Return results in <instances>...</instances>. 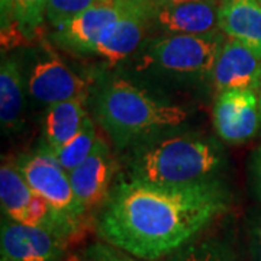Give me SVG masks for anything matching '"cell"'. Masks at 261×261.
I'll return each mask as SVG.
<instances>
[{"label": "cell", "instance_id": "obj_1", "mask_svg": "<svg viewBox=\"0 0 261 261\" xmlns=\"http://www.w3.org/2000/svg\"><path fill=\"white\" fill-rule=\"evenodd\" d=\"M231 205L222 180L161 185L122 176L97 215L105 243L145 261L180 251Z\"/></svg>", "mask_w": 261, "mask_h": 261}, {"label": "cell", "instance_id": "obj_2", "mask_svg": "<svg viewBox=\"0 0 261 261\" xmlns=\"http://www.w3.org/2000/svg\"><path fill=\"white\" fill-rule=\"evenodd\" d=\"M92 108L96 121L118 149H129L160 132L178 128L189 113L160 99L122 74H108L94 87Z\"/></svg>", "mask_w": 261, "mask_h": 261}, {"label": "cell", "instance_id": "obj_3", "mask_svg": "<svg viewBox=\"0 0 261 261\" xmlns=\"http://www.w3.org/2000/svg\"><path fill=\"white\" fill-rule=\"evenodd\" d=\"M178 128L160 132L129 148L125 176L161 185L219 178L228 164L219 141Z\"/></svg>", "mask_w": 261, "mask_h": 261}, {"label": "cell", "instance_id": "obj_4", "mask_svg": "<svg viewBox=\"0 0 261 261\" xmlns=\"http://www.w3.org/2000/svg\"><path fill=\"white\" fill-rule=\"evenodd\" d=\"M226 37L219 29L200 34H161L138 49V68L176 83L211 82Z\"/></svg>", "mask_w": 261, "mask_h": 261}, {"label": "cell", "instance_id": "obj_5", "mask_svg": "<svg viewBox=\"0 0 261 261\" xmlns=\"http://www.w3.org/2000/svg\"><path fill=\"white\" fill-rule=\"evenodd\" d=\"M25 68L27 92L38 103L54 105L70 99L86 100L90 96L92 84L75 73L61 57L49 47L34 54Z\"/></svg>", "mask_w": 261, "mask_h": 261}, {"label": "cell", "instance_id": "obj_6", "mask_svg": "<svg viewBox=\"0 0 261 261\" xmlns=\"http://www.w3.org/2000/svg\"><path fill=\"white\" fill-rule=\"evenodd\" d=\"M16 166L31 189L65 216L82 222L86 216L70 181V174L53 155L38 148L16 157Z\"/></svg>", "mask_w": 261, "mask_h": 261}, {"label": "cell", "instance_id": "obj_7", "mask_svg": "<svg viewBox=\"0 0 261 261\" xmlns=\"http://www.w3.org/2000/svg\"><path fill=\"white\" fill-rule=\"evenodd\" d=\"M134 0H97L89 9L54 29L51 41L74 56L90 57L103 32L129 9Z\"/></svg>", "mask_w": 261, "mask_h": 261}, {"label": "cell", "instance_id": "obj_8", "mask_svg": "<svg viewBox=\"0 0 261 261\" xmlns=\"http://www.w3.org/2000/svg\"><path fill=\"white\" fill-rule=\"evenodd\" d=\"M152 15L151 0H134L129 9L103 32L93 56L102 58L109 67L126 61L147 41V32L152 29Z\"/></svg>", "mask_w": 261, "mask_h": 261}, {"label": "cell", "instance_id": "obj_9", "mask_svg": "<svg viewBox=\"0 0 261 261\" xmlns=\"http://www.w3.org/2000/svg\"><path fill=\"white\" fill-rule=\"evenodd\" d=\"M68 238L6 216L0 226V261H64Z\"/></svg>", "mask_w": 261, "mask_h": 261}, {"label": "cell", "instance_id": "obj_10", "mask_svg": "<svg viewBox=\"0 0 261 261\" xmlns=\"http://www.w3.org/2000/svg\"><path fill=\"white\" fill-rule=\"evenodd\" d=\"M216 135L228 144H244L260 130L258 96L250 89L219 92L212 111Z\"/></svg>", "mask_w": 261, "mask_h": 261}, {"label": "cell", "instance_id": "obj_11", "mask_svg": "<svg viewBox=\"0 0 261 261\" xmlns=\"http://www.w3.org/2000/svg\"><path fill=\"white\" fill-rule=\"evenodd\" d=\"M118 163L106 140L99 135L93 152L73 171H70V181L75 197L84 214L100 211L112 190Z\"/></svg>", "mask_w": 261, "mask_h": 261}, {"label": "cell", "instance_id": "obj_12", "mask_svg": "<svg viewBox=\"0 0 261 261\" xmlns=\"http://www.w3.org/2000/svg\"><path fill=\"white\" fill-rule=\"evenodd\" d=\"M221 0H186L154 5L152 29L161 34L200 35L218 29Z\"/></svg>", "mask_w": 261, "mask_h": 261}, {"label": "cell", "instance_id": "obj_13", "mask_svg": "<svg viewBox=\"0 0 261 261\" xmlns=\"http://www.w3.org/2000/svg\"><path fill=\"white\" fill-rule=\"evenodd\" d=\"M261 82V56L241 42L226 38L215 63L211 83L215 90L258 89Z\"/></svg>", "mask_w": 261, "mask_h": 261}, {"label": "cell", "instance_id": "obj_14", "mask_svg": "<svg viewBox=\"0 0 261 261\" xmlns=\"http://www.w3.org/2000/svg\"><path fill=\"white\" fill-rule=\"evenodd\" d=\"M218 29L261 56V3L258 0H221Z\"/></svg>", "mask_w": 261, "mask_h": 261}, {"label": "cell", "instance_id": "obj_15", "mask_svg": "<svg viewBox=\"0 0 261 261\" xmlns=\"http://www.w3.org/2000/svg\"><path fill=\"white\" fill-rule=\"evenodd\" d=\"M27 82L23 63L18 57H3L0 65V123L5 134L19 132L23 126Z\"/></svg>", "mask_w": 261, "mask_h": 261}, {"label": "cell", "instance_id": "obj_16", "mask_svg": "<svg viewBox=\"0 0 261 261\" xmlns=\"http://www.w3.org/2000/svg\"><path fill=\"white\" fill-rule=\"evenodd\" d=\"M84 102L82 99H70L47 106L42 144L39 148L53 152L74 137L87 116Z\"/></svg>", "mask_w": 261, "mask_h": 261}, {"label": "cell", "instance_id": "obj_17", "mask_svg": "<svg viewBox=\"0 0 261 261\" xmlns=\"http://www.w3.org/2000/svg\"><path fill=\"white\" fill-rule=\"evenodd\" d=\"M35 192L13 160H3L0 167V203L3 216L25 224Z\"/></svg>", "mask_w": 261, "mask_h": 261}, {"label": "cell", "instance_id": "obj_18", "mask_svg": "<svg viewBox=\"0 0 261 261\" xmlns=\"http://www.w3.org/2000/svg\"><path fill=\"white\" fill-rule=\"evenodd\" d=\"M97 130L93 119L87 115L84 119L80 130L68 142H65L63 147H60L53 152H48L60 163V166L65 171H73L82 163H84L87 157L93 152L96 142H97ZM47 152V151H45Z\"/></svg>", "mask_w": 261, "mask_h": 261}, {"label": "cell", "instance_id": "obj_19", "mask_svg": "<svg viewBox=\"0 0 261 261\" xmlns=\"http://www.w3.org/2000/svg\"><path fill=\"white\" fill-rule=\"evenodd\" d=\"M170 261H238L231 245L222 240L193 241L173 254Z\"/></svg>", "mask_w": 261, "mask_h": 261}, {"label": "cell", "instance_id": "obj_20", "mask_svg": "<svg viewBox=\"0 0 261 261\" xmlns=\"http://www.w3.org/2000/svg\"><path fill=\"white\" fill-rule=\"evenodd\" d=\"M49 0H16L15 20L20 37L32 39L37 37L44 20L47 19Z\"/></svg>", "mask_w": 261, "mask_h": 261}, {"label": "cell", "instance_id": "obj_21", "mask_svg": "<svg viewBox=\"0 0 261 261\" xmlns=\"http://www.w3.org/2000/svg\"><path fill=\"white\" fill-rule=\"evenodd\" d=\"M97 0H49L47 22L51 28H60L82 12L89 9Z\"/></svg>", "mask_w": 261, "mask_h": 261}, {"label": "cell", "instance_id": "obj_22", "mask_svg": "<svg viewBox=\"0 0 261 261\" xmlns=\"http://www.w3.org/2000/svg\"><path fill=\"white\" fill-rule=\"evenodd\" d=\"M71 261H145L108 243H94L75 254Z\"/></svg>", "mask_w": 261, "mask_h": 261}, {"label": "cell", "instance_id": "obj_23", "mask_svg": "<svg viewBox=\"0 0 261 261\" xmlns=\"http://www.w3.org/2000/svg\"><path fill=\"white\" fill-rule=\"evenodd\" d=\"M15 5L16 0H0V16H2V41L3 48H10L16 44L20 37L16 20H15Z\"/></svg>", "mask_w": 261, "mask_h": 261}, {"label": "cell", "instance_id": "obj_24", "mask_svg": "<svg viewBox=\"0 0 261 261\" xmlns=\"http://www.w3.org/2000/svg\"><path fill=\"white\" fill-rule=\"evenodd\" d=\"M248 180L252 193L261 202V145L252 151L248 159Z\"/></svg>", "mask_w": 261, "mask_h": 261}, {"label": "cell", "instance_id": "obj_25", "mask_svg": "<svg viewBox=\"0 0 261 261\" xmlns=\"http://www.w3.org/2000/svg\"><path fill=\"white\" fill-rule=\"evenodd\" d=\"M250 251L254 261H261V207L252 215L250 224Z\"/></svg>", "mask_w": 261, "mask_h": 261}, {"label": "cell", "instance_id": "obj_26", "mask_svg": "<svg viewBox=\"0 0 261 261\" xmlns=\"http://www.w3.org/2000/svg\"><path fill=\"white\" fill-rule=\"evenodd\" d=\"M257 96H258V108H260V130H261V82L257 89Z\"/></svg>", "mask_w": 261, "mask_h": 261}, {"label": "cell", "instance_id": "obj_27", "mask_svg": "<svg viewBox=\"0 0 261 261\" xmlns=\"http://www.w3.org/2000/svg\"><path fill=\"white\" fill-rule=\"evenodd\" d=\"M154 5H159V3H174V2H186V0H151Z\"/></svg>", "mask_w": 261, "mask_h": 261}, {"label": "cell", "instance_id": "obj_28", "mask_svg": "<svg viewBox=\"0 0 261 261\" xmlns=\"http://www.w3.org/2000/svg\"><path fill=\"white\" fill-rule=\"evenodd\" d=\"M258 2H260V3H261V0H258Z\"/></svg>", "mask_w": 261, "mask_h": 261}]
</instances>
